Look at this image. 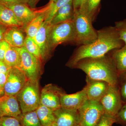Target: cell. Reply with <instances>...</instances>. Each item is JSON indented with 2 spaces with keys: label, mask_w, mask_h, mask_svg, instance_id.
Masks as SVG:
<instances>
[{
  "label": "cell",
  "mask_w": 126,
  "mask_h": 126,
  "mask_svg": "<svg viewBox=\"0 0 126 126\" xmlns=\"http://www.w3.org/2000/svg\"><path fill=\"white\" fill-rule=\"evenodd\" d=\"M97 32V39L91 44L80 46L77 48L66 63V66L73 69L81 60L102 57L110 51L120 48L124 45L115 26L103 28Z\"/></svg>",
  "instance_id": "6da1fadb"
},
{
  "label": "cell",
  "mask_w": 126,
  "mask_h": 126,
  "mask_svg": "<svg viewBox=\"0 0 126 126\" xmlns=\"http://www.w3.org/2000/svg\"><path fill=\"white\" fill-rule=\"evenodd\" d=\"M73 69L82 70L90 78L118 86L119 74L110 55L83 59L79 61Z\"/></svg>",
  "instance_id": "7a4b0ae2"
},
{
  "label": "cell",
  "mask_w": 126,
  "mask_h": 126,
  "mask_svg": "<svg viewBox=\"0 0 126 126\" xmlns=\"http://www.w3.org/2000/svg\"><path fill=\"white\" fill-rule=\"evenodd\" d=\"M75 29V39L74 43L77 45H87L97 39V32L92 24L93 20L81 10L74 11L73 18Z\"/></svg>",
  "instance_id": "3957f363"
},
{
  "label": "cell",
  "mask_w": 126,
  "mask_h": 126,
  "mask_svg": "<svg viewBox=\"0 0 126 126\" xmlns=\"http://www.w3.org/2000/svg\"><path fill=\"white\" fill-rule=\"evenodd\" d=\"M75 29L73 19L57 24H50L47 35L48 46L51 53L59 45L74 42Z\"/></svg>",
  "instance_id": "277c9868"
},
{
  "label": "cell",
  "mask_w": 126,
  "mask_h": 126,
  "mask_svg": "<svg viewBox=\"0 0 126 126\" xmlns=\"http://www.w3.org/2000/svg\"><path fill=\"white\" fill-rule=\"evenodd\" d=\"M16 97L22 113L36 110L40 104L39 80L33 81L28 79Z\"/></svg>",
  "instance_id": "5b68a950"
},
{
  "label": "cell",
  "mask_w": 126,
  "mask_h": 126,
  "mask_svg": "<svg viewBox=\"0 0 126 126\" xmlns=\"http://www.w3.org/2000/svg\"><path fill=\"white\" fill-rule=\"evenodd\" d=\"M78 110L81 126H95L104 114L99 102L88 99Z\"/></svg>",
  "instance_id": "8992f818"
},
{
  "label": "cell",
  "mask_w": 126,
  "mask_h": 126,
  "mask_svg": "<svg viewBox=\"0 0 126 126\" xmlns=\"http://www.w3.org/2000/svg\"><path fill=\"white\" fill-rule=\"evenodd\" d=\"M18 48L21 56L20 69L24 72L28 79L38 81L41 72L42 62L28 52L24 47Z\"/></svg>",
  "instance_id": "52a82bcc"
},
{
  "label": "cell",
  "mask_w": 126,
  "mask_h": 126,
  "mask_svg": "<svg viewBox=\"0 0 126 126\" xmlns=\"http://www.w3.org/2000/svg\"><path fill=\"white\" fill-rule=\"evenodd\" d=\"M99 102L103 108L104 114L116 117L123 104L118 86L110 85Z\"/></svg>",
  "instance_id": "ba28073f"
},
{
  "label": "cell",
  "mask_w": 126,
  "mask_h": 126,
  "mask_svg": "<svg viewBox=\"0 0 126 126\" xmlns=\"http://www.w3.org/2000/svg\"><path fill=\"white\" fill-rule=\"evenodd\" d=\"M28 80L24 72L19 68H11L5 85V95L16 96Z\"/></svg>",
  "instance_id": "9c48e42d"
},
{
  "label": "cell",
  "mask_w": 126,
  "mask_h": 126,
  "mask_svg": "<svg viewBox=\"0 0 126 126\" xmlns=\"http://www.w3.org/2000/svg\"><path fill=\"white\" fill-rule=\"evenodd\" d=\"M61 89L52 84H47L40 93V104L54 111L61 108L60 97L64 93Z\"/></svg>",
  "instance_id": "30bf717a"
},
{
  "label": "cell",
  "mask_w": 126,
  "mask_h": 126,
  "mask_svg": "<svg viewBox=\"0 0 126 126\" xmlns=\"http://www.w3.org/2000/svg\"><path fill=\"white\" fill-rule=\"evenodd\" d=\"M86 93L88 100L99 102L110 87L108 83L102 80L93 79L86 76Z\"/></svg>",
  "instance_id": "8fae6325"
},
{
  "label": "cell",
  "mask_w": 126,
  "mask_h": 126,
  "mask_svg": "<svg viewBox=\"0 0 126 126\" xmlns=\"http://www.w3.org/2000/svg\"><path fill=\"white\" fill-rule=\"evenodd\" d=\"M55 119L52 126H76L79 124L78 110L61 108L54 111Z\"/></svg>",
  "instance_id": "7c38bea8"
},
{
  "label": "cell",
  "mask_w": 126,
  "mask_h": 126,
  "mask_svg": "<svg viewBox=\"0 0 126 126\" xmlns=\"http://www.w3.org/2000/svg\"><path fill=\"white\" fill-rule=\"evenodd\" d=\"M88 99L85 87L80 91L73 94L64 93L60 97L61 108L78 110Z\"/></svg>",
  "instance_id": "4fadbf2b"
},
{
  "label": "cell",
  "mask_w": 126,
  "mask_h": 126,
  "mask_svg": "<svg viewBox=\"0 0 126 126\" xmlns=\"http://www.w3.org/2000/svg\"><path fill=\"white\" fill-rule=\"evenodd\" d=\"M5 6L11 9L14 12L18 21L22 25V29L24 31L25 27L38 14L37 10L32 9L26 4H16Z\"/></svg>",
  "instance_id": "5bb4252c"
},
{
  "label": "cell",
  "mask_w": 126,
  "mask_h": 126,
  "mask_svg": "<svg viewBox=\"0 0 126 126\" xmlns=\"http://www.w3.org/2000/svg\"><path fill=\"white\" fill-rule=\"evenodd\" d=\"M1 117L9 116L18 118L22 114L16 97L4 95L0 97Z\"/></svg>",
  "instance_id": "9a60e30c"
},
{
  "label": "cell",
  "mask_w": 126,
  "mask_h": 126,
  "mask_svg": "<svg viewBox=\"0 0 126 126\" xmlns=\"http://www.w3.org/2000/svg\"><path fill=\"white\" fill-rule=\"evenodd\" d=\"M50 24L45 21L36 33L34 39L40 50L42 61L44 62L51 56L48 46L47 35Z\"/></svg>",
  "instance_id": "2e32d148"
},
{
  "label": "cell",
  "mask_w": 126,
  "mask_h": 126,
  "mask_svg": "<svg viewBox=\"0 0 126 126\" xmlns=\"http://www.w3.org/2000/svg\"><path fill=\"white\" fill-rule=\"evenodd\" d=\"M24 32L21 27L13 26L7 27L4 35V40L12 47L22 48L24 46Z\"/></svg>",
  "instance_id": "e0dca14e"
},
{
  "label": "cell",
  "mask_w": 126,
  "mask_h": 126,
  "mask_svg": "<svg viewBox=\"0 0 126 126\" xmlns=\"http://www.w3.org/2000/svg\"><path fill=\"white\" fill-rule=\"evenodd\" d=\"M38 14L24 29L26 36L34 38L36 33L45 21L46 13L44 8L37 10Z\"/></svg>",
  "instance_id": "ac0fdd59"
},
{
  "label": "cell",
  "mask_w": 126,
  "mask_h": 126,
  "mask_svg": "<svg viewBox=\"0 0 126 126\" xmlns=\"http://www.w3.org/2000/svg\"><path fill=\"white\" fill-rule=\"evenodd\" d=\"M74 15V10L72 1H71L59 9L50 21V24L53 25L72 20Z\"/></svg>",
  "instance_id": "d6986e66"
},
{
  "label": "cell",
  "mask_w": 126,
  "mask_h": 126,
  "mask_svg": "<svg viewBox=\"0 0 126 126\" xmlns=\"http://www.w3.org/2000/svg\"><path fill=\"white\" fill-rule=\"evenodd\" d=\"M0 24L6 27L16 26L22 28V26L16 17L13 11L0 3Z\"/></svg>",
  "instance_id": "ffe728a7"
},
{
  "label": "cell",
  "mask_w": 126,
  "mask_h": 126,
  "mask_svg": "<svg viewBox=\"0 0 126 126\" xmlns=\"http://www.w3.org/2000/svg\"><path fill=\"white\" fill-rule=\"evenodd\" d=\"M118 74L126 72V46L112 50L110 55Z\"/></svg>",
  "instance_id": "44dd1931"
},
{
  "label": "cell",
  "mask_w": 126,
  "mask_h": 126,
  "mask_svg": "<svg viewBox=\"0 0 126 126\" xmlns=\"http://www.w3.org/2000/svg\"><path fill=\"white\" fill-rule=\"evenodd\" d=\"M36 111L42 126H53L55 119L54 110L40 104Z\"/></svg>",
  "instance_id": "7402d4cb"
},
{
  "label": "cell",
  "mask_w": 126,
  "mask_h": 126,
  "mask_svg": "<svg viewBox=\"0 0 126 126\" xmlns=\"http://www.w3.org/2000/svg\"><path fill=\"white\" fill-rule=\"evenodd\" d=\"M4 61L10 67L20 69L21 56L19 48L10 46L6 52Z\"/></svg>",
  "instance_id": "603a6c76"
},
{
  "label": "cell",
  "mask_w": 126,
  "mask_h": 126,
  "mask_svg": "<svg viewBox=\"0 0 126 126\" xmlns=\"http://www.w3.org/2000/svg\"><path fill=\"white\" fill-rule=\"evenodd\" d=\"M72 0H57L55 2H49L44 9L46 13V22L50 23L58 10Z\"/></svg>",
  "instance_id": "cb8c5ba5"
},
{
  "label": "cell",
  "mask_w": 126,
  "mask_h": 126,
  "mask_svg": "<svg viewBox=\"0 0 126 126\" xmlns=\"http://www.w3.org/2000/svg\"><path fill=\"white\" fill-rule=\"evenodd\" d=\"M18 119L20 122L21 126H42L36 110L22 113Z\"/></svg>",
  "instance_id": "d4e9b609"
},
{
  "label": "cell",
  "mask_w": 126,
  "mask_h": 126,
  "mask_svg": "<svg viewBox=\"0 0 126 126\" xmlns=\"http://www.w3.org/2000/svg\"><path fill=\"white\" fill-rule=\"evenodd\" d=\"M101 0H85L80 10L91 18L94 19Z\"/></svg>",
  "instance_id": "484cf974"
},
{
  "label": "cell",
  "mask_w": 126,
  "mask_h": 126,
  "mask_svg": "<svg viewBox=\"0 0 126 126\" xmlns=\"http://www.w3.org/2000/svg\"><path fill=\"white\" fill-rule=\"evenodd\" d=\"M24 47L28 52L39 59L43 63L39 48L34 38L26 36Z\"/></svg>",
  "instance_id": "4316f807"
},
{
  "label": "cell",
  "mask_w": 126,
  "mask_h": 126,
  "mask_svg": "<svg viewBox=\"0 0 126 126\" xmlns=\"http://www.w3.org/2000/svg\"><path fill=\"white\" fill-rule=\"evenodd\" d=\"M118 87L123 103H126V72L119 74Z\"/></svg>",
  "instance_id": "83f0119b"
},
{
  "label": "cell",
  "mask_w": 126,
  "mask_h": 126,
  "mask_svg": "<svg viewBox=\"0 0 126 126\" xmlns=\"http://www.w3.org/2000/svg\"><path fill=\"white\" fill-rule=\"evenodd\" d=\"M115 27L117 32L119 38L126 46V19L115 23Z\"/></svg>",
  "instance_id": "f1b7e54d"
},
{
  "label": "cell",
  "mask_w": 126,
  "mask_h": 126,
  "mask_svg": "<svg viewBox=\"0 0 126 126\" xmlns=\"http://www.w3.org/2000/svg\"><path fill=\"white\" fill-rule=\"evenodd\" d=\"M0 126H21L18 118L9 116L0 118Z\"/></svg>",
  "instance_id": "f546056e"
},
{
  "label": "cell",
  "mask_w": 126,
  "mask_h": 126,
  "mask_svg": "<svg viewBox=\"0 0 126 126\" xmlns=\"http://www.w3.org/2000/svg\"><path fill=\"white\" fill-rule=\"evenodd\" d=\"M116 122V117L104 114L95 126H112Z\"/></svg>",
  "instance_id": "4dcf8cb0"
},
{
  "label": "cell",
  "mask_w": 126,
  "mask_h": 126,
  "mask_svg": "<svg viewBox=\"0 0 126 126\" xmlns=\"http://www.w3.org/2000/svg\"><path fill=\"white\" fill-rule=\"evenodd\" d=\"M116 118V123L123 126H126V103H123Z\"/></svg>",
  "instance_id": "1f68e13d"
},
{
  "label": "cell",
  "mask_w": 126,
  "mask_h": 126,
  "mask_svg": "<svg viewBox=\"0 0 126 126\" xmlns=\"http://www.w3.org/2000/svg\"><path fill=\"white\" fill-rule=\"evenodd\" d=\"M9 72L0 73V97L5 95V85Z\"/></svg>",
  "instance_id": "d6a6232c"
},
{
  "label": "cell",
  "mask_w": 126,
  "mask_h": 126,
  "mask_svg": "<svg viewBox=\"0 0 126 126\" xmlns=\"http://www.w3.org/2000/svg\"><path fill=\"white\" fill-rule=\"evenodd\" d=\"M10 46L4 40L0 43V60H4L6 52Z\"/></svg>",
  "instance_id": "836d02e7"
},
{
  "label": "cell",
  "mask_w": 126,
  "mask_h": 126,
  "mask_svg": "<svg viewBox=\"0 0 126 126\" xmlns=\"http://www.w3.org/2000/svg\"><path fill=\"white\" fill-rule=\"evenodd\" d=\"M27 0H0V3L5 6L19 4H27Z\"/></svg>",
  "instance_id": "e575fe53"
},
{
  "label": "cell",
  "mask_w": 126,
  "mask_h": 126,
  "mask_svg": "<svg viewBox=\"0 0 126 126\" xmlns=\"http://www.w3.org/2000/svg\"><path fill=\"white\" fill-rule=\"evenodd\" d=\"M11 68L6 63L4 60H0V73L9 72Z\"/></svg>",
  "instance_id": "d590c367"
},
{
  "label": "cell",
  "mask_w": 126,
  "mask_h": 126,
  "mask_svg": "<svg viewBox=\"0 0 126 126\" xmlns=\"http://www.w3.org/2000/svg\"><path fill=\"white\" fill-rule=\"evenodd\" d=\"M84 1L85 0H72L74 11L81 9Z\"/></svg>",
  "instance_id": "8d00e7d4"
},
{
  "label": "cell",
  "mask_w": 126,
  "mask_h": 126,
  "mask_svg": "<svg viewBox=\"0 0 126 126\" xmlns=\"http://www.w3.org/2000/svg\"><path fill=\"white\" fill-rule=\"evenodd\" d=\"M7 27L0 24V43L4 40V35Z\"/></svg>",
  "instance_id": "74e56055"
},
{
  "label": "cell",
  "mask_w": 126,
  "mask_h": 126,
  "mask_svg": "<svg viewBox=\"0 0 126 126\" xmlns=\"http://www.w3.org/2000/svg\"><path fill=\"white\" fill-rule=\"evenodd\" d=\"M40 0H27V4L32 9H35V6Z\"/></svg>",
  "instance_id": "f35d334b"
},
{
  "label": "cell",
  "mask_w": 126,
  "mask_h": 126,
  "mask_svg": "<svg viewBox=\"0 0 126 126\" xmlns=\"http://www.w3.org/2000/svg\"><path fill=\"white\" fill-rule=\"evenodd\" d=\"M57 0H49V2H55V1H56Z\"/></svg>",
  "instance_id": "ab89813d"
},
{
  "label": "cell",
  "mask_w": 126,
  "mask_h": 126,
  "mask_svg": "<svg viewBox=\"0 0 126 126\" xmlns=\"http://www.w3.org/2000/svg\"><path fill=\"white\" fill-rule=\"evenodd\" d=\"M1 117V111L0 106V117Z\"/></svg>",
  "instance_id": "60d3db41"
},
{
  "label": "cell",
  "mask_w": 126,
  "mask_h": 126,
  "mask_svg": "<svg viewBox=\"0 0 126 126\" xmlns=\"http://www.w3.org/2000/svg\"><path fill=\"white\" fill-rule=\"evenodd\" d=\"M81 126V125H80V124H78V125H77V126Z\"/></svg>",
  "instance_id": "b9f144b4"
},
{
  "label": "cell",
  "mask_w": 126,
  "mask_h": 126,
  "mask_svg": "<svg viewBox=\"0 0 126 126\" xmlns=\"http://www.w3.org/2000/svg\"></svg>",
  "instance_id": "7bdbcfd3"
}]
</instances>
